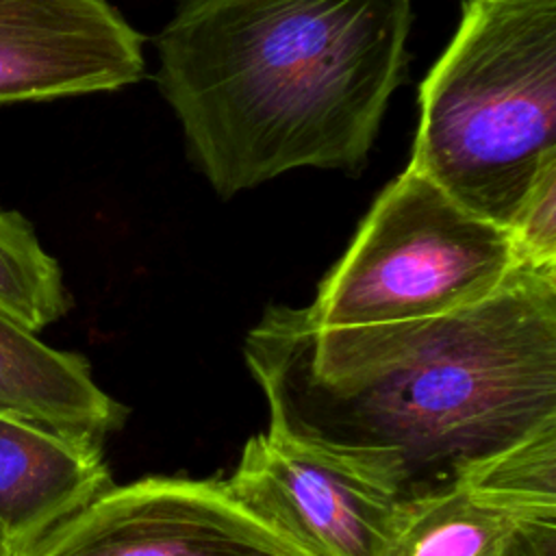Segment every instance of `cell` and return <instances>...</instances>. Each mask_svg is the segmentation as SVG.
Wrapping results in <instances>:
<instances>
[{
	"label": "cell",
	"mask_w": 556,
	"mask_h": 556,
	"mask_svg": "<svg viewBox=\"0 0 556 556\" xmlns=\"http://www.w3.org/2000/svg\"><path fill=\"white\" fill-rule=\"evenodd\" d=\"M543 523H556V508L526 504L467 478L404 508L389 556H504Z\"/></svg>",
	"instance_id": "obj_10"
},
{
	"label": "cell",
	"mask_w": 556,
	"mask_h": 556,
	"mask_svg": "<svg viewBox=\"0 0 556 556\" xmlns=\"http://www.w3.org/2000/svg\"><path fill=\"white\" fill-rule=\"evenodd\" d=\"M0 413L102 445L126 408L98 387L80 354L50 348L0 308Z\"/></svg>",
	"instance_id": "obj_9"
},
{
	"label": "cell",
	"mask_w": 556,
	"mask_h": 556,
	"mask_svg": "<svg viewBox=\"0 0 556 556\" xmlns=\"http://www.w3.org/2000/svg\"><path fill=\"white\" fill-rule=\"evenodd\" d=\"M508 232L521 265L556 267V163L539 176Z\"/></svg>",
	"instance_id": "obj_12"
},
{
	"label": "cell",
	"mask_w": 556,
	"mask_h": 556,
	"mask_svg": "<svg viewBox=\"0 0 556 556\" xmlns=\"http://www.w3.org/2000/svg\"><path fill=\"white\" fill-rule=\"evenodd\" d=\"M510 232L406 167L304 306L317 328L402 324L493 295L519 267Z\"/></svg>",
	"instance_id": "obj_4"
},
{
	"label": "cell",
	"mask_w": 556,
	"mask_h": 556,
	"mask_svg": "<svg viewBox=\"0 0 556 556\" xmlns=\"http://www.w3.org/2000/svg\"><path fill=\"white\" fill-rule=\"evenodd\" d=\"M141 46L109 0H0V104L132 85L146 74Z\"/></svg>",
	"instance_id": "obj_7"
},
{
	"label": "cell",
	"mask_w": 556,
	"mask_h": 556,
	"mask_svg": "<svg viewBox=\"0 0 556 556\" xmlns=\"http://www.w3.org/2000/svg\"><path fill=\"white\" fill-rule=\"evenodd\" d=\"M269 426L391 493H445L556 421V267L519 265L439 317L317 328L269 306L243 339Z\"/></svg>",
	"instance_id": "obj_1"
},
{
	"label": "cell",
	"mask_w": 556,
	"mask_h": 556,
	"mask_svg": "<svg viewBox=\"0 0 556 556\" xmlns=\"http://www.w3.org/2000/svg\"><path fill=\"white\" fill-rule=\"evenodd\" d=\"M504 556H556V523L528 530Z\"/></svg>",
	"instance_id": "obj_13"
},
{
	"label": "cell",
	"mask_w": 556,
	"mask_h": 556,
	"mask_svg": "<svg viewBox=\"0 0 556 556\" xmlns=\"http://www.w3.org/2000/svg\"><path fill=\"white\" fill-rule=\"evenodd\" d=\"M556 163V0H467L419 89L408 167L510 228Z\"/></svg>",
	"instance_id": "obj_3"
},
{
	"label": "cell",
	"mask_w": 556,
	"mask_h": 556,
	"mask_svg": "<svg viewBox=\"0 0 556 556\" xmlns=\"http://www.w3.org/2000/svg\"><path fill=\"white\" fill-rule=\"evenodd\" d=\"M102 445L0 413V552L13 556L111 486Z\"/></svg>",
	"instance_id": "obj_8"
},
{
	"label": "cell",
	"mask_w": 556,
	"mask_h": 556,
	"mask_svg": "<svg viewBox=\"0 0 556 556\" xmlns=\"http://www.w3.org/2000/svg\"><path fill=\"white\" fill-rule=\"evenodd\" d=\"M13 556H306L222 480L152 476L106 486Z\"/></svg>",
	"instance_id": "obj_5"
},
{
	"label": "cell",
	"mask_w": 556,
	"mask_h": 556,
	"mask_svg": "<svg viewBox=\"0 0 556 556\" xmlns=\"http://www.w3.org/2000/svg\"><path fill=\"white\" fill-rule=\"evenodd\" d=\"M222 482L306 556H389L404 519L391 493L274 430L250 437Z\"/></svg>",
	"instance_id": "obj_6"
},
{
	"label": "cell",
	"mask_w": 556,
	"mask_h": 556,
	"mask_svg": "<svg viewBox=\"0 0 556 556\" xmlns=\"http://www.w3.org/2000/svg\"><path fill=\"white\" fill-rule=\"evenodd\" d=\"M413 0H180L156 85L222 198L289 169L356 172L406 70Z\"/></svg>",
	"instance_id": "obj_2"
},
{
	"label": "cell",
	"mask_w": 556,
	"mask_h": 556,
	"mask_svg": "<svg viewBox=\"0 0 556 556\" xmlns=\"http://www.w3.org/2000/svg\"><path fill=\"white\" fill-rule=\"evenodd\" d=\"M0 308L33 332L70 308L59 263L41 248L33 226L7 211H0Z\"/></svg>",
	"instance_id": "obj_11"
},
{
	"label": "cell",
	"mask_w": 556,
	"mask_h": 556,
	"mask_svg": "<svg viewBox=\"0 0 556 556\" xmlns=\"http://www.w3.org/2000/svg\"><path fill=\"white\" fill-rule=\"evenodd\" d=\"M0 556H4V554H2V552H0Z\"/></svg>",
	"instance_id": "obj_14"
}]
</instances>
